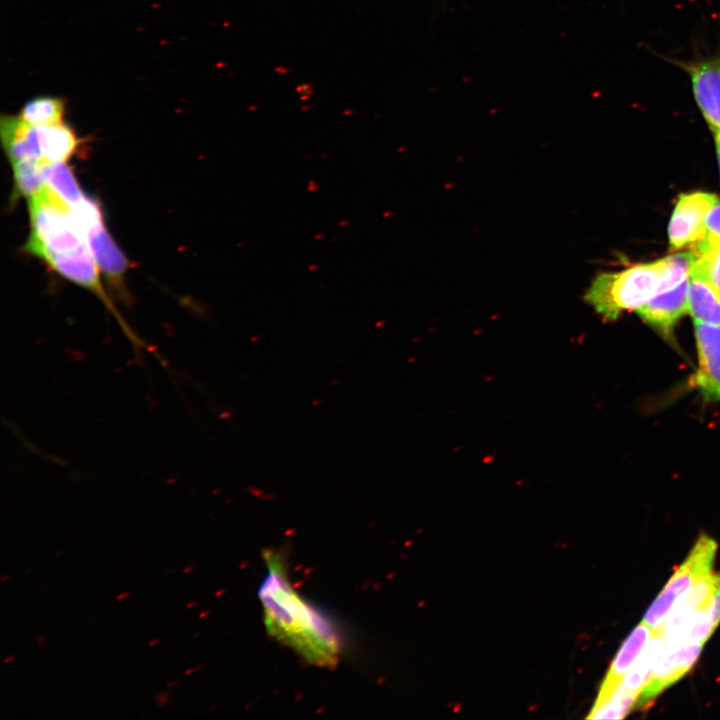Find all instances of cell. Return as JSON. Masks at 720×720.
<instances>
[{
  "instance_id": "obj_23",
  "label": "cell",
  "mask_w": 720,
  "mask_h": 720,
  "mask_svg": "<svg viewBox=\"0 0 720 720\" xmlns=\"http://www.w3.org/2000/svg\"><path fill=\"white\" fill-rule=\"evenodd\" d=\"M720 243V202L708 212L705 219L704 235L693 244V249H701Z\"/></svg>"
},
{
  "instance_id": "obj_24",
  "label": "cell",
  "mask_w": 720,
  "mask_h": 720,
  "mask_svg": "<svg viewBox=\"0 0 720 720\" xmlns=\"http://www.w3.org/2000/svg\"><path fill=\"white\" fill-rule=\"evenodd\" d=\"M711 624L714 629L720 623V575H716L714 590L708 606Z\"/></svg>"
},
{
  "instance_id": "obj_3",
  "label": "cell",
  "mask_w": 720,
  "mask_h": 720,
  "mask_svg": "<svg viewBox=\"0 0 720 720\" xmlns=\"http://www.w3.org/2000/svg\"><path fill=\"white\" fill-rule=\"evenodd\" d=\"M29 200L30 237L24 248L45 259L87 246L76 227L71 208L48 186Z\"/></svg>"
},
{
  "instance_id": "obj_16",
  "label": "cell",
  "mask_w": 720,
  "mask_h": 720,
  "mask_svg": "<svg viewBox=\"0 0 720 720\" xmlns=\"http://www.w3.org/2000/svg\"><path fill=\"white\" fill-rule=\"evenodd\" d=\"M666 645L662 636L653 631L650 642L644 648V651L636 662L624 674L620 685L629 693L639 696L641 690L648 682L652 669L665 649Z\"/></svg>"
},
{
  "instance_id": "obj_6",
  "label": "cell",
  "mask_w": 720,
  "mask_h": 720,
  "mask_svg": "<svg viewBox=\"0 0 720 720\" xmlns=\"http://www.w3.org/2000/svg\"><path fill=\"white\" fill-rule=\"evenodd\" d=\"M704 643H687L665 647L657 659L650 678L641 690L635 707L646 708L663 690L680 680L697 661Z\"/></svg>"
},
{
  "instance_id": "obj_35",
  "label": "cell",
  "mask_w": 720,
  "mask_h": 720,
  "mask_svg": "<svg viewBox=\"0 0 720 720\" xmlns=\"http://www.w3.org/2000/svg\"><path fill=\"white\" fill-rule=\"evenodd\" d=\"M9 578H10V575H3L1 577V582H4V581L8 580Z\"/></svg>"
},
{
  "instance_id": "obj_9",
  "label": "cell",
  "mask_w": 720,
  "mask_h": 720,
  "mask_svg": "<svg viewBox=\"0 0 720 720\" xmlns=\"http://www.w3.org/2000/svg\"><path fill=\"white\" fill-rule=\"evenodd\" d=\"M44 260L64 278L94 292L112 311L113 315L121 321L123 329L131 336L129 329L104 291L99 278V268L87 246L66 253L49 255Z\"/></svg>"
},
{
  "instance_id": "obj_20",
  "label": "cell",
  "mask_w": 720,
  "mask_h": 720,
  "mask_svg": "<svg viewBox=\"0 0 720 720\" xmlns=\"http://www.w3.org/2000/svg\"><path fill=\"white\" fill-rule=\"evenodd\" d=\"M637 696L619 685L607 696L597 698L587 718L622 719L635 706Z\"/></svg>"
},
{
  "instance_id": "obj_11",
  "label": "cell",
  "mask_w": 720,
  "mask_h": 720,
  "mask_svg": "<svg viewBox=\"0 0 720 720\" xmlns=\"http://www.w3.org/2000/svg\"><path fill=\"white\" fill-rule=\"evenodd\" d=\"M0 133L4 150L11 163L21 160H43L37 127L19 115H2Z\"/></svg>"
},
{
  "instance_id": "obj_34",
  "label": "cell",
  "mask_w": 720,
  "mask_h": 720,
  "mask_svg": "<svg viewBox=\"0 0 720 720\" xmlns=\"http://www.w3.org/2000/svg\"><path fill=\"white\" fill-rule=\"evenodd\" d=\"M193 569H194V567H192V566H187V567H185V568L183 569V573H188V572L192 571Z\"/></svg>"
},
{
  "instance_id": "obj_12",
  "label": "cell",
  "mask_w": 720,
  "mask_h": 720,
  "mask_svg": "<svg viewBox=\"0 0 720 720\" xmlns=\"http://www.w3.org/2000/svg\"><path fill=\"white\" fill-rule=\"evenodd\" d=\"M84 240L99 270L110 280L120 282L129 268V261L105 225L88 232Z\"/></svg>"
},
{
  "instance_id": "obj_31",
  "label": "cell",
  "mask_w": 720,
  "mask_h": 720,
  "mask_svg": "<svg viewBox=\"0 0 720 720\" xmlns=\"http://www.w3.org/2000/svg\"><path fill=\"white\" fill-rule=\"evenodd\" d=\"M197 669H198V667L187 669V670L184 672V675H189V674L193 673L194 671H196Z\"/></svg>"
},
{
  "instance_id": "obj_19",
  "label": "cell",
  "mask_w": 720,
  "mask_h": 720,
  "mask_svg": "<svg viewBox=\"0 0 720 720\" xmlns=\"http://www.w3.org/2000/svg\"><path fill=\"white\" fill-rule=\"evenodd\" d=\"M43 160L28 159L12 163L14 176V195L27 199L40 193L47 185L43 178Z\"/></svg>"
},
{
  "instance_id": "obj_36",
  "label": "cell",
  "mask_w": 720,
  "mask_h": 720,
  "mask_svg": "<svg viewBox=\"0 0 720 720\" xmlns=\"http://www.w3.org/2000/svg\"><path fill=\"white\" fill-rule=\"evenodd\" d=\"M65 552H66V551H59L58 553L55 554V556H56V557H59V556L65 554Z\"/></svg>"
},
{
  "instance_id": "obj_1",
  "label": "cell",
  "mask_w": 720,
  "mask_h": 720,
  "mask_svg": "<svg viewBox=\"0 0 720 720\" xmlns=\"http://www.w3.org/2000/svg\"><path fill=\"white\" fill-rule=\"evenodd\" d=\"M263 560L267 571L258 596L267 633L309 664L334 668L344 650L340 626L294 588L282 551L266 549Z\"/></svg>"
},
{
  "instance_id": "obj_30",
  "label": "cell",
  "mask_w": 720,
  "mask_h": 720,
  "mask_svg": "<svg viewBox=\"0 0 720 720\" xmlns=\"http://www.w3.org/2000/svg\"><path fill=\"white\" fill-rule=\"evenodd\" d=\"M160 642H161V638H156V639L151 640L148 645H149V647H153V646L159 644Z\"/></svg>"
},
{
  "instance_id": "obj_7",
  "label": "cell",
  "mask_w": 720,
  "mask_h": 720,
  "mask_svg": "<svg viewBox=\"0 0 720 720\" xmlns=\"http://www.w3.org/2000/svg\"><path fill=\"white\" fill-rule=\"evenodd\" d=\"M718 201L715 194L707 192L681 194L668 226L670 246L680 249L696 243L704 235L708 212Z\"/></svg>"
},
{
  "instance_id": "obj_22",
  "label": "cell",
  "mask_w": 720,
  "mask_h": 720,
  "mask_svg": "<svg viewBox=\"0 0 720 720\" xmlns=\"http://www.w3.org/2000/svg\"><path fill=\"white\" fill-rule=\"evenodd\" d=\"M70 208L72 219L83 238L91 230L104 225L101 207L89 196Z\"/></svg>"
},
{
  "instance_id": "obj_18",
  "label": "cell",
  "mask_w": 720,
  "mask_h": 720,
  "mask_svg": "<svg viewBox=\"0 0 720 720\" xmlns=\"http://www.w3.org/2000/svg\"><path fill=\"white\" fill-rule=\"evenodd\" d=\"M66 103L62 97L40 95L26 101L19 116L33 126L63 123Z\"/></svg>"
},
{
  "instance_id": "obj_5",
  "label": "cell",
  "mask_w": 720,
  "mask_h": 720,
  "mask_svg": "<svg viewBox=\"0 0 720 720\" xmlns=\"http://www.w3.org/2000/svg\"><path fill=\"white\" fill-rule=\"evenodd\" d=\"M684 71L696 105L712 132L720 131V36L714 51L683 60L662 57Z\"/></svg>"
},
{
  "instance_id": "obj_17",
  "label": "cell",
  "mask_w": 720,
  "mask_h": 720,
  "mask_svg": "<svg viewBox=\"0 0 720 720\" xmlns=\"http://www.w3.org/2000/svg\"><path fill=\"white\" fill-rule=\"evenodd\" d=\"M42 174L46 185L70 207L86 197L72 169L65 162L44 163Z\"/></svg>"
},
{
  "instance_id": "obj_32",
  "label": "cell",
  "mask_w": 720,
  "mask_h": 720,
  "mask_svg": "<svg viewBox=\"0 0 720 720\" xmlns=\"http://www.w3.org/2000/svg\"><path fill=\"white\" fill-rule=\"evenodd\" d=\"M178 682H179L178 680H174V681H172V682H169V683L167 684V688H172L173 686L177 685Z\"/></svg>"
},
{
  "instance_id": "obj_15",
  "label": "cell",
  "mask_w": 720,
  "mask_h": 720,
  "mask_svg": "<svg viewBox=\"0 0 720 720\" xmlns=\"http://www.w3.org/2000/svg\"><path fill=\"white\" fill-rule=\"evenodd\" d=\"M37 132L42 157L48 163L66 162L80 145L74 130L65 123L38 126Z\"/></svg>"
},
{
  "instance_id": "obj_38",
  "label": "cell",
  "mask_w": 720,
  "mask_h": 720,
  "mask_svg": "<svg viewBox=\"0 0 720 720\" xmlns=\"http://www.w3.org/2000/svg\"><path fill=\"white\" fill-rule=\"evenodd\" d=\"M206 614H207L206 612L201 613L199 617H204Z\"/></svg>"
},
{
  "instance_id": "obj_13",
  "label": "cell",
  "mask_w": 720,
  "mask_h": 720,
  "mask_svg": "<svg viewBox=\"0 0 720 720\" xmlns=\"http://www.w3.org/2000/svg\"><path fill=\"white\" fill-rule=\"evenodd\" d=\"M652 635L653 630L643 622L637 625L630 633L613 659L600 686L597 698L607 696L619 685L624 674L639 657L640 652Z\"/></svg>"
},
{
  "instance_id": "obj_21",
  "label": "cell",
  "mask_w": 720,
  "mask_h": 720,
  "mask_svg": "<svg viewBox=\"0 0 720 720\" xmlns=\"http://www.w3.org/2000/svg\"><path fill=\"white\" fill-rule=\"evenodd\" d=\"M691 251L694 255L691 275L706 279L720 291V243Z\"/></svg>"
},
{
  "instance_id": "obj_33",
  "label": "cell",
  "mask_w": 720,
  "mask_h": 720,
  "mask_svg": "<svg viewBox=\"0 0 720 720\" xmlns=\"http://www.w3.org/2000/svg\"><path fill=\"white\" fill-rule=\"evenodd\" d=\"M196 604H197L196 601H190V602L186 605V607H187L188 609H190V608L194 607Z\"/></svg>"
},
{
  "instance_id": "obj_27",
  "label": "cell",
  "mask_w": 720,
  "mask_h": 720,
  "mask_svg": "<svg viewBox=\"0 0 720 720\" xmlns=\"http://www.w3.org/2000/svg\"><path fill=\"white\" fill-rule=\"evenodd\" d=\"M36 642L39 644L40 648H44L47 645V638L44 635H38L36 637Z\"/></svg>"
},
{
  "instance_id": "obj_37",
  "label": "cell",
  "mask_w": 720,
  "mask_h": 720,
  "mask_svg": "<svg viewBox=\"0 0 720 720\" xmlns=\"http://www.w3.org/2000/svg\"><path fill=\"white\" fill-rule=\"evenodd\" d=\"M44 590H45L44 588H41V589L37 590V594L42 593Z\"/></svg>"
},
{
  "instance_id": "obj_8",
  "label": "cell",
  "mask_w": 720,
  "mask_h": 720,
  "mask_svg": "<svg viewBox=\"0 0 720 720\" xmlns=\"http://www.w3.org/2000/svg\"><path fill=\"white\" fill-rule=\"evenodd\" d=\"M698 368L693 384L705 400L720 401V326L695 322Z\"/></svg>"
},
{
  "instance_id": "obj_10",
  "label": "cell",
  "mask_w": 720,
  "mask_h": 720,
  "mask_svg": "<svg viewBox=\"0 0 720 720\" xmlns=\"http://www.w3.org/2000/svg\"><path fill=\"white\" fill-rule=\"evenodd\" d=\"M689 279L678 286L660 292L635 311L652 328L666 337H671L678 320L688 312Z\"/></svg>"
},
{
  "instance_id": "obj_25",
  "label": "cell",
  "mask_w": 720,
  "mask_h": 720,
  "mask_svg": "<svg viewBox=\"0 0 720 720\" xmlns=\"http://www.w3.org/2000/svg\"><path fill=\"white\" fill-rule=\"evenodd\" d=\"M155 701L158 707H163L170 701V693L162 691L155 696Z\"/></svg>"
},
{
  "instance_id": "obj_4",
  "label": "cell",
  "mask_w": 720,
  "mask_h": 720,
  "mask_svg": "<svg viewBox=\"0 0 720 720\" xmlns=\"http://www.w3.org/2000/svg\"><path fill=\"white\" fill-rule=\"evenodd\" d=\"M716 550L717 543L713 538L700 535L687 558L650 605L642 622L652 630L659 627L678 598L697 581L711 574Z\"/></svg>"
},
{
  "instance_id": "obj_2",
  "label": "cell",
  "mask_w": 720,
  "mask_h": 720,
  "mask_svg": "<svg viewBox=\"0 0 720 720\" xmlns=\"http://www.w3.org/2000/svg\"><path fill=\"white\" fill-rule=\"evenodd\" d=\"M668 271L669 263L665 257L617 272L600 273L592 281L585 300L603 319L616 320L623 311L636 310L666 291Z\"/></svg>"
},
{
  "instance_id": "obj_28",
  "label": "cell",
  "mask_w": 720,
  "mask_h": 720,
  "mask_svg": "<svg viewBox=\"0 0 720 720\" xmlns=\"http://www.w3.org/2000/svg\"><path fill=\"white\" fill-rule=\"evenodd\" d=\"M15 658H16V655H6L3 659V664H9L13 660H15Z\"/></svg>"
},
{
  "instance_id": "obj_14",
  "label": "cell",
  "mask_w": 720,
  "mask_h": 720,
  "mask_svg": "<svg viewBox=\"0 0 720 720\" xmlns=\"http://www.w3.org/2000/svg\"><path fill=\"white\" fill-rule=\"evenodd\" d=\"M688 312L696 323L720 326V291L706 279L691 275L687 291Z\"/></svg>"
},
{
  "instance_id": "obj_29",
  "label": "cell",
  "mask_w": 720,
  "mask_h": 720,
  "mask_svg": "<svg viewBox=\"0 0 720 720\" xmlns=\"http://www.w3.org/2000/svg\"><path fill=\"white\" fill-rule=\"evenodd\" d=\"M129 595H130L129 591H124L117 595L116 600H123V599L127 598Z\"/></svg>"
},
{
  "instance_id": "obj_26",
  "label": "cell",
  "mask_w": 720,
  "mask_h": 720,
  "mask_svg": "<svg viewBox=\"0 0 720 720\" xmlns=\"http://www.w3.org/2000/svg\"><path fill=\"white\" fill-rule=\"evenodd\" d=\"M713 135H714L715 146H716V151H717V156H718V161H719V166H720V131L713 132Z\"/></svg>"
}]
</instances>
